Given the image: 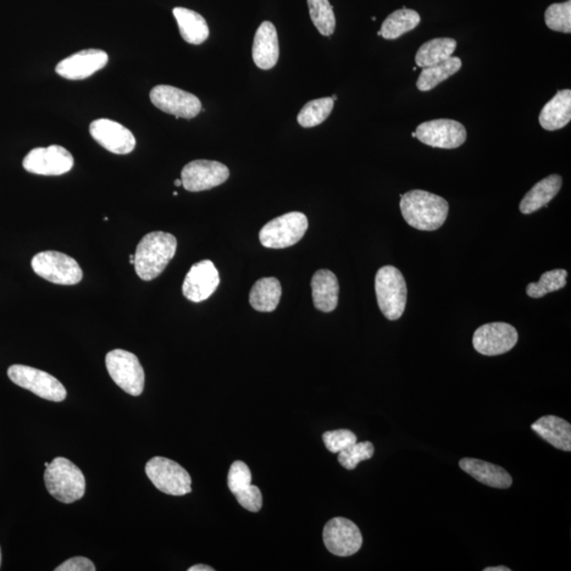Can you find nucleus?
I'll return each instance as SVG.
<instances>
[{"label":"nucleus","instance_id":"aec40b11","mask_svg":"<svg viewBox=\"0 0 571 571\" xmlns=\"http://www.w3.org/2000/svg\"><path fill=\"white\" fill-rule=\"evenodd\" d=\"M459 467L486 486L497 488V489H508L512 485V476L500 465L465 457L460 460Z\"/></svg>","mask_w":571,"mask_h":571},{"label":"nucleus","instance_id":"79ce46f5","mask_svg":"<svg viewBox=\"0 0 571 571\" xmlns=\"http://www.w3.org/2000/svg\"><path fill=\"white\" fill-rule=\"evenodd\" d=\"M175 186H182V181H181V179L176 180V181H175Z\"/></svg>","mask_w":571,"mask_h":571},{"label":"nucleus","instance_id":"20e7f679","mask_svg":"<svg viewBox=\"0 0 571 571\" xmlns=\"http://www.w3.org/2000/svg\"><path fill=\"white\" fill-rule=\"evenodd\" d=\"M375 289L381 313L386 319L396 321L402 317L408 301V287L400 270L385 266L376 274Z\"/></svg>","mask_w":571,"mask_h":571},{"label":"nucleus","instance_id":"7c9ffc66","mask_svg":"<svg viewBox=\"0 0 571 571\" xmlns=\"http://www.w3.org/2000/svg\"><path fill=\"white\" fill-rule=\"evenodd\" d=\"M310 18L321 36H330L336 30V16L329 0H307Z\"/></svg>","mask_w":571,"mask_h":571},{"label":"nucleus","instance_id":"a18cd8bd","mask_svg":"<svg viewBox=\"0 0 571 571\" xmlns=\"http://www.w3.org/2000/svg\"><path fill=\"white\" fill-rule=\"evenodd\" d=\"M174 196H178V193L174 192Z\"/></svg>","mask_w":571,"mask_h":571},{"label":"nucleus","instance_id":"39448f33","mask_svg":"<svg viewBox=\"0 0 571 571\" xmlns=\"http://www.w3.org/2000/svg\"><path fill=\"white\" fill-rule=\"evenodd\" d=\"M307 229L306 215L301 212L287 213L266 224L259 232V241L266 248H289L302 240Z\"/></svg>","mask_w":571,"mask_h":571},{"label":"nucleus","instance_id":"423d86ee","mask_svg":"<svg viewBox=\"0 0 571 571\" xmlns=\"http://www.w3.org/2000/svg\"><path fill=\"white\" fill-rule=\"evenodd\" d=\"M32 269L42 279L57 285H76L83 280V271L76 260L58 251H44L36 255Z\"/></svg>","mask_w":571,"mask_h":571},{"label":"nucleus","instance_id":"cd10ccee","mask_svg":"<svg viewBox=\"0 0 571 571\" xmlns=\"http://www.w3.org/2000/svg\"><path fill=\"white\" fill-rule=\"evenodd\" d=\"M420 15L416 11L407 8L395 11L384 21L381 26V36L385 40L397 38L411 32L420 24Z\"/></svg>","mask_w":571,"mask_h":571},{"label":"nucleus","instance_id":"f3484780","mask_svg":"<svg viewBox=\"0 0 571 571\" xmlns=\"http://www.w3.org/2000/svg\"><path fill=\"white\" fill-rule=\"evenodd\" d=\"M90 131L94 140L110 153L127 155L136 147L135 136L118 122L109 119L93 121Z\"/></svg>","mask_w":571,"mask_h":571},{"label":"nucleus","instance_id":"6ab92c4d","mask_svg":"<svg viewBox=\"0 0 571 571\" xmlns=\"http://www.w3.org/2000/svg\"><path fill=\"white\" fill-rule=\"evenodd\" d=\"M252 55L255 65L263 70L273 69L279 60V36L271 21H264L255 33Z\"/></svg>","mask_w":571,"mask_h":571},{"label":"nucleus","instance_id":"9d476101","mask_svg":"<svg viewBox=\"0 0 571 571\" xmlns=\"http://www.w3.org/2000/svg\"><path fill=\"white\" fill-rule=\"evenodd\" d=\"M230 171L223 163L212 160H195L181 171L183 187L188 192H202L223 185L229 179Z\"/></svg>","mask_w":571,"mask_h":571},{"label":"nucleus","instance_id":"b1692460","mask_svg":"<svg viewBox=\"0 0 571 571\" xmlns=\"http://www.w3.org/2000/svg\"><path fill=\"white\" fill-rule=\"evenodd\" d=\"M539 120L543 129L549 131L567 126L571 120V91H558L542 109Z\"/></svg>","mask_w":571,"mask_h":571},{"label":"nucleus","instance_id":"c85d7f7f","mask_svg":"<svg viewBox=\"0 0 571 571\" xmlns=\"http://www.w3.org/2000/svg\"><path fill=\"white\" fill-rule=\"evenodd\" d=\"M462 59L456 57H451L430 67L423 68L417 81V88L420 91H430L445 82L448 77L457 74L462 68Z\"/></svg>","mask_w":571,"mask_h":571},{"label":"nucleus","instance_id":"a19ab883","mask_svg":"<svg viewBox=\"0 0 571 571\" xmlns=\"http://www.w3.org/2000/svg\"><path fill=\"white\" fill-rule=\"evenodd\" d=\"M130 264L135 265V254L130 255Z\"/></svg>","mask_w":571,"mask_h":571},{"label":"nucleus","instance_id":"0eeeda50","mask_svg":"<svg viewBox=\"0 0 571 571\" xmlns=\"http://www.w3.org/2000/svg\"><path fill=\"white\" fill-rule=\"evenodd\" d=\"M105 363L115 384L130 395L140 396L146 384V375L134 353L115 349L105 358Z\"/></svg>","mask_w":571,"mask_h":571},{"label":"nucleus","instance_id":"393cba45","mask_svg":"<svg viewBox=\"0 0 571 571\" xmlns=\"http://www.w3.org/2000/svg\"><path fill=\"white\" fill-rule=\"evenodd\" d=\"M173 14L178 24L180 35L192 45H202L210 36L209 26L203 16L186 8H175Z\"/></svg>","mask_w":571,"mask_h":571},{"label":"nucleus","instance_id":"a878e982","mask_svg":"<svg viewBox=\"0 0 571 571\" xmlns=\"http://www.w3.org/2000/svg\"><path fill=\"white\" fill-rule=\"evenodd\" d=\"M282 297V286L275 277H265L258 280L250 291L251 306L260 313H273L279 306Z\"/></svg>","mask_w":571,"mask_h":571},{"label":"nucleus","instance_id":"5701e85b","mask_svg":"<svg viewBox=\"0 0 571 571\" xmlns=\"http://www.w3.org/2000/svg\"><path fill=\"white\" fill-rule=\"evenodd\" d=\"M562 183V177L559 175H551L537 182L520 202V212L528 215L546 207L558 195Z\"/></svg>","mask_w":571,"mask_h":571},{"label":"nucleus","instance_id":"2eb2a0df","mask_svg":"<svg viewBox=\"0 0 571 571\" xmlns=\"http://www.w3.org/2000/svg\"><path fill=\"white\" fill-rule=\"evenodd\" d=\"M519 334L512 325L496 321L480 327L473 335L475 351L484 356H500L517 345Z\"/></svg>","mask_w":571,"mask_h":571},{"label":"nucleus","instance_id":"c756f323","mask_svg":"<svg viewBox=\"0 0 571 571\" xmlns=\"http://www.w3.org/2000/svg\"><path fill=\"white\" fill-rule=\"evenodd\" d=\"M334 105L335 101L331 98L313 99L305 105L297 115L298 124L309 129L323 123L330 115Z\"/></svg>","mask_w":571,"mask_h":571},{"label":"nucleus","instance_id":"72a5a7b5","mask_svg":"<svg viewBox=\"0 0 571 571\" xmlns=\"http://www.w3.org/2000/svg\"><path fill=\"white\" fill-rule=\"evenodd\" d=\"M375 447L369 441L356 442L352 447L346 448L339 453L337 462H339L343 468L347 470H353L357 468L359 463L363 460L370 459L374 456Z\"/></svg>","mask_w":571,"mask_h":571},{"label":"nucleus","instance_id":"37998d69","mask_svg":"<svg viewBox=\"0 0 571 571\" xmlns=\"http://www.w3.org/2000/svg\"><path fill=\"white\" fill-rule=\"evenodd\" d=\"M0 565H2V551H0Z\"/></svg>","mask_w":571,"mask_h":571},{"label":"nucleus","instance_id":"2f4dec72","mask_svg":"<svg viewBox=\"0 0 571 571\" xmlns=\"http://www.w3.org/2000/svg\"><path fill=\"white\" fill-rule=\"evenodd\" d=\"M567 271L554 269L542 274L539 282H530L526 292L532 298H541L554 291L561 290L567 282Z\"/></svg>","mask_w":571,"mask_h":571},{"label":"nucleus","instance_id":"bb28decb","mask_svg":"<svg viewBox=\"0 0 571 571\" xmlns=\"http://www.w3.org/2000/svg\"><path fill=\"white\" fill-rule=\"evenodd\" d=\"M457 47L454 38L441 37L426 42L416 53L415 62L419 68L430 67L436 64L445 62L452 57Z\"/></svg>","mask_w":571,"mask_h":571},{"label":"nucleus","instance_id":"9b49d317","mask_svg":"<svg viewBox=\"0 0 571 571\" xmlns=\"http://www.w3.org/2000/svg\"><path fill=\"white\" fill-rule=\"evenodd\" d=\"M149 97L155 107L176 118L193 119L202 109L201 99L196 96L173 86L154 87Z\"/></svg>","mask_w":571,"mask_h":571},{"label":"nucleus","instance_id":"473e14b6","mask_svg":"<svg viewBox=\"0 0 571 571\" xmlns=\"http://www.w3.org/2000/svg\"><path fill=\"white\" fill-rule=\"evenodd\" d=\"M545 23L549 29L567 33L571 32V2L552 4L545 12Z\"/></svg>","mask_w":571,"mask_h":571},{"label":"nucleus","instance_id":"dca6fc26","mask_svg":"<svg viewBox=\"0 0 571 571\" xmlns=\"http://www.w3.org/2000/svg\"><path fill=\"white\" fill-rule=\"evenodd\" d=\"M218 270L209 259L192 266L182 285L183 296L193 303L206 301L218 289Z\"/></svg>","mask_w":571,"mask_h":571},{"label":"nucleus","instance_id":"49530a36","mask_svg":"<svg viewBox=\"0 0 571 571\" xmlns=\"http://www.w3.org/2000/svg\"><path fill=\"white\" fill-rule=\"evenodd\" d=\"M412 137L416 138V134H415V132H413Z\"/></svg>","mask_w":571,"mask_h":571},{"label":"nucleus","instance_id":"4c0bfd02","mask_svg":"<svg viewBox=\"0 0 571 571\" xmlns=\"http://www.w3.org/2000/svg\"><path fill=\"white\" fill-rule=\"evenodd\" d=\"M57 571H94L96 567L90 559L84 557H75L67 559L55 568Z\"/></svg>","mask_w":571,"mask_h":571},{"label":"nucleus","instance_id":"c9c22d12","mask_svg":"<svg viewBox=\"0 0 571 571\" xmlns=\"http://www.w3.org/2000/svg\"><path fill=\"white\" fill-rule=\"evenodd\" d=\"M252 482V473L248 465L243 463H233L228 474V487L233 495L245 489Z\"/></svg>","mask_w":571,"mask_h":571},{"label":"nucleus","instance_id":"4be33fe9","mask_svg":"<svg viewBox=\"0 0 571 571\" xmlns=\"http://www.w3.org/2000/svg\"><path fill=\"white\" fill-rule=\"evenodd\" d=\"M531 429L559 450L571 451V425L568 421L548 415L532 424Z\"/></svg>","mask_w":571,"mask_h":571},{"label":"nucleus","instance_id":"f257e3e1","mask_svg":"<svg viewBox=\"0 0 571 571\" xmlns=\"http://www.w3.org/2000/svg\"><path fill=\"white\" fill-rule=\"evenodd\" d=\"M404 220L420 231H436L446 223L448 203L445 198L425 191L414 190L401 195Z\"/></svg>","mask_w":571,"mask_h":571},{"label":"nucleus","instance_id":"58836bf2","mask_svg":"<svg viewBox=\"0 0 571 571\" xmlns=\"http://www.w3.org/2000/svg\"><path fill=\"white\" fill-rule=\"evenodd\" d=\"M188 571H214V568L208 567V565H194V567L187 569Z\"/></svg>","mask_w":571,"mask_h":571},{"label":"nucleus","instance_id":"7ed1b4c3","mask_svg":"<svg viewBox=\"0 0 571 571\" xmlns=\"http://www.w3.org/2000/svg\"><path fill=\"white\" fill-rule=\"evenodd\" d=\"M44 479L50 495L60 503H75L85 495V476L67 458L53 459L46 467Z\"/></svg>","mask_w":571,"mask_h":571},{"label":"nucleus","instance_id":"f704fd0d","mask_svg":"<svg viewBox=\"0 0 571 571\" xmlns=\"http://www.w3.org/2000/svg\"><path fill=\"white\" fill-rule=\"evenodd\" d=\"M358 438L353 432L349 430H336L326 432L323 435V441L327 450L331 453H337L346 450L356 443Z\"/></svg>","mask_w":571,"mask_h":571},{"label":"nucleus","instance_id":"a211bd4d","mask_svg":"<svg viewBox=\"0 0 571 571\" xmlns=\"http://www.w3.org/2000/svg\"><path fill=\"white\" fill-rule=\"evenodd\" d=\"M107 63L108 54L103 50L87 49L60 60L55 71L64 79L84 80L103 69Z\"/></svg>","mask_w":571,"mask_h":571},{"label":"nucleus","instance_id":"c03bdc74","mask_svg":"<svg viewBox=\"0 0 571 571\" xmlns=\"http://www.w3.org/2000/svg\"><path fill=\"white\" fill-rule=\"evenodd\" d=\"M331 99H334V101H336V99H337V96H336V94H335V96H332V97H331Z\"/></svg>","mask_w":571,"mask_h":571},{"label":"nucleus","instance_id":"e433bc0d","mask_svg":"<svg viewBox=\"0 0 571 571\" xmlns=\"http://www.w3.org/2000/svg\"><path fill=\"white\" fill-rule=\"evenodd\" d=\"M241 506L251 512H258L263 507L262 492L257 486H248L234 495Z\"/></svg>","mask_w":571,"mask_h":571},{"label":"nucleus","instance_id":"ddd939ff","mask_svg":"<svg viewBox=\"0 0 571 571\" xmlns=\"http://www.w3.org/2000/svg\"><path fill=\"white\" fill-rule=\"evenodd\" d=\"M74 164L72 155L59 146L32 149L23 161L27 171L42 176L64 175L74 168Z\"/></svg>","mask_w":571,"mask_h":571},{"label":"nucleus","instance_id":"ea45409f","mask_svg":"<svg viewBox=\"0 0 571 571\" xmlns=\"http://www.w3.org/2000/svg\"><path fill=\"white\" fill-rule=\"evenodd\" d=\"M484 571H512V569L506 567H487Z\"/></svg>","mask_w":571,"mask_h":571},{"label":"nucleus","instance_id":"4468645a","mask_svg":"<svg viewBox=\"0 0 571 571\" xmlns=\"http://www.w3.org/2000/svg\"><path fill=\"white\" fill-rule=\"evenodd\" d=\"M324 544L337 557H351L361 549L363 537L358 526L345 518H335L324 527Z\"/></svg>","mask_w":571,"mask_h":571},{"label":"nucleus","instance_id":"412c9836","mask_svg":"<svg viewBox=\"0 0 571 571\" xmlns=\"http://www.w3.org/2000/svg\"><path fill=\"white\" fill-rule=\"evenodd\" d=\"M314 307L321 313H331L339 302L340 286L337 276L330 270L321 269L312 280Z\"/></svg>","mask_w":571,"mask_h":571},{"label":"nucleus","instance_id":"f03ea898","mask_svg":"<svg viewBox=\"0 0 571 571\" xmlns=\"http://www.w3.org/2000/svg\"><path fill=\"white\" fill-rule=\"evenodd\" d=\"M177 250L174 235L165 232H152L138 243L135 253L137 275L143 281H153L163 273Z\"/></svg>","mask_w":571,"mask_h":571},{"label":"nucleus","instance_id":"6e6552de","mask_svg":"<svg viewBox=\"0 0 571 571\" xmlns=\"http://www.w3.org/2000/svg\"><path fill=\"white\" fill-rule=\"evenodd\" d=\"M147 478L165 495L183 496L192 492V479L179 464L165 457L156 456L146 465Z\"/></svg>","mask_w":571,"mask_h":571},{"label":"nucleus","instance_id":"1a4fd4ad","mask_svg":"<svg viewBox=\"0 0 571 571\" xmlns=\"http://www.w3.org/2000/svg\"><path fill=\"white\" fill-rule=\"evenodd\" d=\"M8 376L11 381L23 389L36 393L49 401H64L67 392L55 377L30 366L16 364L10 366Z\"/></svg>","mask_w":571,"mask_h":571},{"label":"nucleus","instance_id":"f8f14e48","mask_svg":"<svg viewBox=\"0 0 571 571\" xmlns=\"http://www.w3.org/2000/svg\"><path fill=\"white\" fill-rule=\"evenodd\" d=\"M415 134L426 146L443 149L457 148L467 140L465 127L450 119L424 122L417 127Z\"/></svg>","mask_w":571,"mask_h":571}]
</instances>
